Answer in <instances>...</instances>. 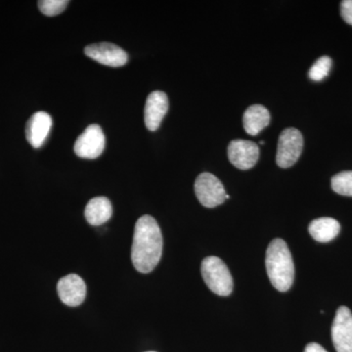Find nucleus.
I'll return each instance as SVG.
<instances>
[{
  "label": "nucleus",
  "mask_w": 352,
  "mask_h": 352,
  "mask_svg": "<svg viewBox=\"0 0 352 352\" xmlns=\"http://www.w3.org/2000/svg\"><path fill=\"white\" fill-rule=\"evenodd\" d=\"M147 352H156V351H147Z\"/></svg>",
  "instance_id": "obj_21"
},
{
  "label": "nucleus",
  "mask_w": 352,
  "mask_h": 352,
  "mask_svg": "<svg viewBox=\"0 0 352 352\" xmlns=\"http://www.w3.org/2000/svg\"><path fill=\"white\" fill-rule=\"evenodd\" d=\"M170 103L168 95L163 91H154L146 100L144 120L146 127L150 131H156L161 126L162 120L168 113Z\"/></svg>",
  "instance_id": "obj_11"
},
{
  "label": "nucleus",
  "mask_w": 352,
  "mask_h": 352,
  "mask_svg": "<svg viewBox=\"0 0 352 352\" xmlns=\"http://www.w3.org/2000/svg\"><path fill=\"white\" fill-rule=\"evenodd\" d=\"M303 150L302 132L294 127L284 129L278 142L276 163L280 168H288L300 159Z\"/></svg>",
  "instance_id": "obj_4"
},
{
  "label": "nucleus",
  "mask_w": 352,
  "mask_h": 352,
  "mask_svg": "<svg viewBox=\"0 0 352 352\" xmlns=\"http://www.w3.org/2000/svg\"><path fill=\"white\" fill-rule=\"evenodd\" d=\"M106 139L98 124H91L76 140L75 153L82 159L94 160L100 157L105 149Z\"/></svg>",
  "instance_id": "obj_6"
},
{
  "label": "nucleus",
  "mask_w": 352,
  "mask_h": 352,
  "mask_svg": "<svg viewBox=\"0 0 352 352\" xmlns=\"http://www.w3.org/2000/svg\"><path fill=\"white\" fill-rule=\"evenodd\" d=\"M265 266L271 284L275 289L279 292L291 289L295 279V265L284 240L274 239L268 245Z\"/></svg>",
  "instance_id": "obj_2"
},
{
  "label": "nucleus",
  "mask_w": 352,
  "mask_h": 352,
  "mask_svg": "<svg viewBox=\"0 0 352 352\" xmlns=\"http://www.w3.org/2000/svg\"><path fill=\"white\" fill-rule=\"evenodd\" d=\"M270 122V113L264 106L252 105L245 110L243 117V126L250 135H258Z\"/></svg>",
  "instance_id": "obj_13"
},
{
  "label": "nucleus",
  "mask_w": 352,
  "mask_h": 352,
  "mask_svg": "<svg viewBox=\"0 0 352 352\" xmlns=\"http://www.w3.org/2000/svg\"><path fill=\"white\" fill-rule=\"evenodd\" d=\"M331 67H332V59L330 57H320L309 69L308 76L314 82H321L326 76H328Z\"/></svg>",
  "instance_id": "obj_17"
},
{
  "label": "nucleus",
  "mask_w": 352,
  "mask_h": 352,
  "mask_svg": "<svg viewBox=\"0 0 352 352\" xmlns=\"http://www.w3.org/2000/svg\"><path fill=\"white\" fill-rule=\"evenodd\" d=\"M85 53L94 61L113 68L124 66L129 59L126 51L110 43L90 44L85 47Z\"/></svg>",
  "instance_id": "obj_9"
},
{
  "label": "nucleus",
  "mask_w": 352,
  "mask_h": 352,
  "mask_svg": "<svg viewBox=\"0 0 352 352\" xmlns=\"http://www.w3.org/2000/svg\"><path fill=\"white\" fill-rule=\"evenodd\" d=\"M340 14L346 24L352 25V0H344L340 4Z\"/></svg>",
  "instance_id": "obj_19"
},
{
  "label": "nucleus",
  "mask_w": 352,
  "mask_h": 352,
  "mask_svg": "<svg viewBox=\"0 0 352 352\" xmlns=\"http://www.w3.org/2000/svg\"><path fill=\"white\" fill-rule=\"evenodd\" d=\"M60 300L68 307H75L82 305L87 296V285L82 277L69 274L61 278L57 285Z\"/></svg>",
  "instance_id": "obj_10"
},
{
  "label": "nucleus",
  "mask_w": 352,
  "mask_h": 352,
  "mask_svg": "<svg viewBox=\"0 0 352 352\" xmlns=\"http://www.w3.org/2000/svg\"><path fill=\"white\" fill-rule=\"evenodd\" d=\"M52 124V118L50 117V113L45 112L34 113L31 119L28 120L27 126H25L28 142L36 149L41 148L50 134Z\"/></svg>",
  "instance_id": "obj_12"
},
{
  "label": "nucleus",
  "mask_w": 352,
  "mask_h": 352,
  "mask_svg": "<svg viewBox=\"0 0 352 352\" xmlns=\"http://www.w3.org/2000/svg\"><path fill=\"white\" fill-rule=\"evenodd\" d=\"M332 189L339 195L352 197V170L342 171L333 176Z\"/></svg>",
  "instance_id": "obj_16"
},
{
  "label": "nucleus",
  "mask_w": 352,
  "mask_h": 352,
  "mask_svg": "<svg viewBox=\"0 0 352 352\" xmlns=\"http://www.w3.org/2000/svg\"><path fill=\"white\" fill-rule=\"evenodd\" d=\"M163 254V236L161 228L151 215H143L134 228L131 247V261L135 270L150 273L160 263Z\"/></svg>",
  "instance_id": "obj_1"
},
{
  "label": "nucleus",
  "mask_w": 352,
  "mask_h": 352,
  "mask_svg": "<svg viewBox=\"0 0 352 352\" xmlns=\"http://www.w3.org/2000/svg\"><path fill=\"white\" fill-rule=\"evenodd\" d=\"M305 352H328L324 349L323 346H321L320 344H316V342H310L308 344L307 347H305Z\"/></svg>",
  "instance_id": "obj_20"
},
{
  "label": "nucleus",
  "mask_w": 352,
  "mask_h": 352,
  "mask_svg": "<svg viewBox=\"0 0 352 352\" xmlns=\"http://www.w3.org/2000/svg\"><path fill=\"white\" fill-rule=\"evenodd\" d=\"M308 231L317 242L327 243L339 235L340 226L339 221L332 217H321L311 221Z\"/></svg>",
  "instance_id": "obj_15"
},
{
  "label": "nucleus",
  "mask_w": 352,
  "mask_h": 352,
  "mask_svg": "<svg viewBox=\"0 0 352 352\" xmlns=\"http://www.w3.org/2000/svg\"><path fill=\"white\" fill-rule=\"evenodd\" d=\"M229 161L235 168L242 170H248L254 168L258 163L259 147L252 141L235 139L228 145Z\"/></svg>",
  "instance_id": "obj_7"
},
{
  "label": "nucleus",
  "mask_w": 352,
  "mask_h": 352,
  "mask_svg": "<svg viewBox=\"0 0 352 352\" xmlns=\"http://www.w3.org/2000/svg\"><path fill=\"white\" fill-rule=\"evenodd\" d=\"M113 214L112 204L106 197L91 199L85 207V215L88 223L99 226L106 223Z\"/></svg>",
  "instance_id": "obj_14"
},
{
  "label": "nucleus",
  "mask_w": 352,
  "mask_h": 352,
  "mask_svg": "<svg viewBox=\"0 0 352 352\" xmlns=\"http://www.w3.org/2000/svg\"><path fill=\"white\" fill-rule=\"evenodd\" d=\"M332 340L337 352H352V314L346 307H340L332 326Z\"/></svg>",
  "instance_id": "obj_8"
},
{
  "label": "nucleus",
  "mask_w": 352,
  "mask_h": 352,
  "mask_svg": "<svg viewBox=\"0 0 352 352\" xmlns=\"http://www.w3.org/2000/svg\"><path fill=\"white\" fill-rule=\"evenodd\" d=\"M195 194L199 201L206 208H215L226 200V191L221 182L212 173H204L197 177Z\"/></svg>",
  "instance_id": "obj_5"
},
{
  "label": "nucleus",
  "mask_w": 352,
  "mask_h": 352,
  "mask_svg": "<svg viewBox=\"0 0 352 352\" xmlns=\"http://www.w3.org/2000/svg\"><path fill=\"white\" fill-rule=\"evenodd\" d=\"M68 4V0H41L38 8L44 15L52 17L63 12Z\"/></svg>",
  "instance_id": "obj_18"
},
{
  "label": "nucleus",
  "mask_w": 352,
  "mask_h": 352,
  "mask_svg": "<svg viewBox=\"0 0 352 352\" xmlns=\"http://www.w3.org/2000/svg\"><path fill=\"white\" fill-rule=\"evenodd\" d=\"M201 276L208 289L217 295L226 296L233 291V278L222 259L208 256L201 266Z\"/></svg>",
  "instance_id": "obj_3"
}]
</instances>
